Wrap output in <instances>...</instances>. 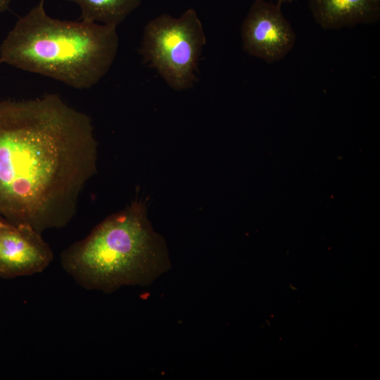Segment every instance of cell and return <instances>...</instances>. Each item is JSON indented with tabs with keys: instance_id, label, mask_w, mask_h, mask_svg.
Segmentation results:
<instances>
[{
	"instance_id": "cell-1",
	"label": "cell",
	"mask_w": 380,
	"mask_h": 380,
	"mask_svg": "<svg viewBox=\"0 0 380 380\" xmlns=\"http://www.w3.org/2000/svg\"><path fill=\"white\" fill-rule=\"evenodd\" d=\"M97 146L91 118L56 94L0 101V217L42 234L66 226Z\"/></svg>"
},
{
	"instance_id": "cell-2",
	"label": "cell",
	"mask_w": 380,
	"mask_h": 380,
	"mask_svg": "<svg viewBox=\"0 0 380 380\" xmlns=\"http://www.w3.org/2000/svg\"><path fill=\"white\" fill-rule=\"evenodd\" d=\"M116 27L56 19L40 0L20 17L0 46V63L90 89L108 72L117 55Z\"/></svg>"
},
{
	"instance_id": "cell-3",
	"label": "cell",
	"mask_w": 380,
	"mask_h": 380,
	"mask_svg": "<svg viewBox=\"0 0 380 380\" xmlns=\"http://www.w3.org/2000/svg\"><path fill=\"white\" fill-rule=\"evenodd\" d=\"M61 262L82 287L106 293L123 286L149 285L170 267L165 242L138 201L64 250Z\"/></svg>"
},
{
	"instance_id": "cell-4",
	"label": "cell",
	"mask_w": 380,
	"mask_h": 380,
	"mask_svg": "<svg viewBox=\"0 0 380 380\" xmlns=\"http://www.w3.org/2000/svg\"><path fill=\"white\" fill-rule=\"evenodd\" d=\"M206 39L196 11L179 18L164 13L145 26L140 53L173 89L184 90L196 82V71Z\"/></svg>"
},
{
	"instance_id": "cell-5",
	"label": "cell",
	"mask_w": 380,
	"mask_h": 380,
	"mask_svg": "<svg viewBox=\"0 0 380 380\" xmlns=\"http://www.w3.org/2000/svg\"><path fill=\"white\" fill-rule=\"evenodd\" d=\"M281 5L254 0L241 27L243 51L267 63L285 58L296 42V34Z\"/></svg>"
},
{
	"instance_id": "cell-6",
	"label": "cell",
	"mask_w": 380,
	"mask_h": 380,
	"mask_svg": "<svg viewBox=\"0 0 380 380\" xmlns=\"http://www.w3.org/2000/svg\"><path fill=\"white\" fill-rule=\"evenodd\" d=\"M53 259V251L42 234L29 225L0 217V278L42 272Z\"/></svg>"
},
{
	"instance_id": "cell-7",
	"label": "cell",
	"mask_w": 380,
	"mask_h": 380,
	"mask_svg": "<svg viewBox=\"0 0 380 380\" xmlns=\"http://www.w3.org/2000/svg\"><path fill=\"white\" fill-rule=\"evenodd\" d=\"M308 1L315 21L325 30L373 25L380 18V0Z\"/></svg>"
},
{
	"instance_id": "cell-8",
	"label": "cell",
	"mask_w": 380,
	"mask_h": 380,
	"mask_svg": "<svg viewBox=\"0 0 380 380\" xmlns=\"http://www.w3.org/2000/svg\"><path fill=\"white\" fill-rule=\"evenodd\" d=\"M78 5L80 20L116 27L140 4L141 0H67Z\"/></svg>"
},
{
	"instance_id": "cell-9",
	"label": "cell",
	"mask_w": 380,
	"mask_h": 380,
	"mask_svg": "<svg viewBox=\"0 0 380 380\" xmlns=\"http://www.w3.org/2000/svg\"><path fill=\"white\" fill-rule=\"evenodd\" d=\"M11 1L12 0H0V13L7 11Z\"/></svg>"
},
{
	"instance_id": "cell-10",
	"label": "cell",
	"mask_w": 380,
	"mask_h": 380,
	"mask_svg": "<svg viewBox=\"0 0 380 380\" xmlns=\"http://www.w3.org/2000/svg\"><path fill=\"white\" fill-rule=\"evenodd\" d=\"M277 3L281 4L283 3H286V2H291L294 0H276Z\"/></svg>"
}]
</instances>
